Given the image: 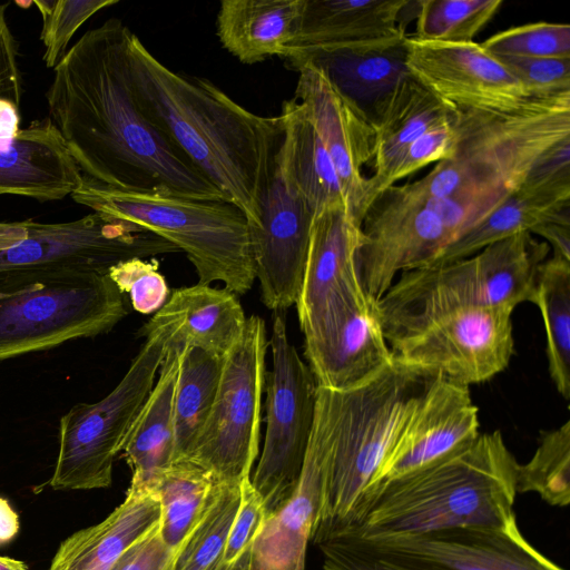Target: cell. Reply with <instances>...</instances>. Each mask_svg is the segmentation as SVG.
Listing matches in <instances>:
<instances>
[{
    "mask_svg": "<svg viewBox=\"0 0 570 570\" xmlns=\"http://www.w3.org/2000/svg\"><path fill=\"white\" fill-rule=\"evenodd\" d=\"M131 35L111 18L81 36L53 68L50 120L82 176L100 185L227 202L142 111L130 75Z\"/></svg>",
    "mask_w": 570,
    "mask_h": 570,
    "instance_id": "obj_1",
    "label": "cell"
},
{
    "mask_svg": "<svg viewBox=\"0 0 570 570\" xmlns=\"http://www.w3.org/2000/svg\"><path fill=\"white\" fill-rule=\"evenodd\" d=\"M129 67L151 122L255 225L284 137L281 115L245 109L210 80L176 72L132 33Z\"/></svg>",
    "mask_w": 570,
    "mask_h": 570,
    "instance_id": "obj_2",
    "label": "cell"
},
{
    "mask_svg": "<svg viewBox=\"0 0 570 570\" xmlns=\"http://www.w3.org/2000/svg\"><path fill=\"white\" fill-rule=\"evenodd\" d=\"M453 125L451 157L399 188L425 202L461 236L517 191L550 149L570 138V92L533 97L507 111L455 109Z\"/></svg>",
    "mask_w": 570,
    "mask_h": 570,
    "instance_id": "obj_3",
    "label": "cell"
},
{
    "mask_svg": "<svg viewBox=\"0 0 570 570\" xmlns=\"http://www.w3.org/2000/svg\"><path fill=\"white\" fill-rule=\"evenodd\" d=\"M518 464L500 431L480 433L425 468L379 482L341 530L389 534L505 527L517 520Z\"/></svg>",
    "mask_w": 570,
    "mask_h": 570,
    "instance_id": "obj_4",
    "label": "cell"
},
{
    "mask_svg": "<svg viewBox=\"0 0 570 570\" xmlns=\"http://www.w3.org/2000/svg\"><path fill=\"white\" fill-rule=\"evenodd\" d=\"M440 374L397 358L346 390L318 386L330 426V454L315 543L345 528L379 483L416 407Z\"/></svg>",
    "mask_w": 570,
    "mask_h": 570,
    "instance_id": "obj_5",
    "label": "cell"
},
{
    "mask_svg": "<svg viewBox=\"0 0 570 570\" xmlns=\"http://www.w3.org/2000/svg\"><path fill=\"white\" fill-rule=\"evenodd\" d=\"M549 252L546 242L522 232L470 257L402 272L375 303L386 341L453 311L531 302Z\"/></svg>",
    "mask_w": 570,
    "mask_h": 570,
    "instance_id": "obj_6",
    "label": "cell"
},
{
    "mask_svg": "<svg viewBox=\"0 0 570 570\" xmlns=\"http://www.w3.org/2000/svg\"><path fill=\"white\" fill-rule=\"evenodd\" d=\"M71 198L95 213L140 226L183 250L198 283L215 281L244 295L255 281L246 215L225 200H204L168 193L111 189L85 176Z\"/></svg>",
    "mask_w": 570,
    "mask_h": 570,
    "instance_id": "obj_7",
    "label": "cell"
},
{
    "mask_svg": "<svg viewBox=\"0 0 570 570\" xmlns=\"http://www.w3.org/2000/svg\"><path fill=\"white\" fill-rule=\"evenodd\" d=\"M179 249L132 223L92 213L63 223H0V295L89 274Z\"/></svg>",
    "mask_w": 570,
    "mask_h": 570,
    "instance_id": "obj_8",
    "label": "cell"
},
{
    "mask_svg": "<svg viewBox=\"0 0 570 570\" xmlns=\"http://www.w3.org/2000/svg\"><path fill=\"white\" fill-rule=\"evenodd\" d=\"M315 544L324 570H564L525 539L517 520L416 533L338 530Z\"/></svg>",
    "mask_w": 570,
    "mask_h": 570,
    "instance_id": "obj_9",
    "label": "cell"
},
{
    "mask_svg": "<svg viewBox=\"0 0 570 570\" xmlns=\"http://www.w3.org/2000/svg\"><path fill=\"white\" fill-rule=\"evenodd\" d=\"M170 327L148 321L146 341L114 390L95 403H77L59 422V450L48 484L53 490L108 488L112 468L150 393L164 358Z\"/></svg>",
    "mask_w": 570,
    "mask_h": 570,
    "instance_id": "obj_10",
    "label": "cell"
},
{
    "mask_svg": "<svg viewBox=\"0 0 570 570\" xmlns=\"http://www.w3.org/2000/svg\"><path fill=\"white\" fill-rule=\"evenodd\" d=\"M265 322L246 320L242 336L223 358L217 394L189 456L218 483L250 478L258 454L268 341Z\"/></svg>",
    "mask_w": 570,
    "mask_h": 570,
    "instance_id": "obj_11",
    "label": "cell"
},
{
    "mask_svg": "<svg viewBox=\"0 0 570 570\" xmlns=\"http://www.w3.org/2000/svg\"><path fill=\"white\" fill-rule=\"evenodd\" d=\"M127 308L108 274L0 295V362L112 330Z\"/></svg>",
    "mask_w": 570,
    "mask_h": 570,
    "instance_id": "obj_12",
    "label": "cell"
},
{
    "mask_svg": "<svg viewBox=\"0 0 570 570\" xmlns=\"http://www.w3.org/2000/svg\"><path fill=\"white\" fill-rule=\"evenodd\" d=\"M272 370L265 376L266 431L261 459L250 482L261 495L266 518L294 492L313 428L317 382L287 336L285 312H275Z\"/></svg>",
    "mask_w": 570,
    "mask_h": 570,
    "instance_id": "obj_13",
    "label": "cell"
},
{
    "mask_svg": "<svg viewBox=\"0 0 570 570\" xmlns=\"http://www.w3.org/2000/svg\"><path fill=\"white\" fill-rule=\"evenodd\" d=\"M508 307H472L443 314L387 342L393 356L470 386L485 382L514 353Z\"/></svg>",
    "mask_w": 570,
    "mask_h": 570,
    "instance_id": "obj_14",
    "label": "cell"
},
{
    "mask_svg": "<svg viewBox=\"0 0 570 570\" xmlns=\"http://www.w3.org/2000/svg\"><path fill=\"white\" fill-rule=\"evenodd\" d=\"M456 237L423 200L390 187L361 223L357 267L365 293L379 301L402 272L430 265Z\"/></svg>",
    "mask_w": 570,
    "mask_h": 570,
    "instance_id": "obj_15",
    "label": "cell"
},
{
    "mask_svg": "<svg viewBox=\"0 0 570 570\" xmlns=\"http://www.w3.org/2000/svg\"><path fill=\"white\" fill-rule=\"evenodd\" d=\"M313 218V209L276 155L258 222L248 224L255 279L262 302L274 313L285 312L298 299Z\"/></svg>",
    "mask_w": 570,
    "mask_h": 570,
    "instance_id": "obj_16",
    "label": "cell"
},
{
    "mask_svg": "<svg viewBox=\"0 0 570 570\" xmlns=\"http://www.w3.org/2000/svg\"><path fill=\"white\" fill-rule=\"evenodd\" d=\"M360 242L361 225L346 207H330L314 215L295 304L304 342L320 337L352 308L372 301L360 279Z\"/></svg>",
    "mask_w": 570,
    "mask_h": 570,
    "instance_id": "obj_17",
    "label": "cell"
},
{
    "mask_svg": "<svg viewBox=\"0 0 570 570\" xmlns=\"http://www.w3.org/2000/svg\"><path fill=\"white\" fill-rule=\"evenodd\" d=\"M404 46L409 73L454 109L507 111L533 98L481 43L420 40L406 35Z\"/></svg>",
    "mask_w": 570,
    "mask_h": 570,
    "instance_id": "obj_18",
    "label": "cell"
},
{
    "mask_svg": "<svg viewBox=\"0 0 570 570\" xmlns=\"http://www.w3.org/2000/svg\"><path fill=\"white\" fill-rule=\"evenodd\" d=\"M295 99L304 107L335 166L353 218L365 215V165L374 157V127L367 112L340 91L325 72L311 63L295 69Z\"/></svg>",
    "mask_w": 570,
    "mask_h": 570,
    "instance_id": "obj_19",
    "label": "cell"
},
{
    "mask_svg": "<svg viewBox=\"0 0 570 570\" xmlns=\"http://www.w3.org/2000/svg\"><path fill=\"white\" fill-rule=\"evenodd\" d=\"M330 426L318 392L313 428L297 485L266 518L252 548V570H305L306 550L322 508L330 454Z\"/></svg>",
    "mask_w": 570,
    "mask_h": 570,
    "instance_id": "obj_20",
    "label": "cell"
},
{
    "mask_svg": "<svg viewBox=\"0 0 570 570\" xmlns=\"http://www.w3.org/2000/svg\"><path fill=\"white\" fill-rule=\"evenodd\" d=\"M479 409L468 385L441 374L409 420L379 482L425 468L472 443Z\"/></svg>",
    "mask_w": 570,
    "mask_h": 570,
    "instance_id": "obj_21",
    "label": "cell"
},
{
    "mask_svg": "<svg viewBox=\"0 0 570 570\" xmlns=\"http://www.w3.org/2000/svg\"><path fill=\"white\" fill-rule=\"evenodd\" d=\"M81 181V170L49 117L0 138V195L58 200Z\"/></svg>",
    "mask_w": 570,
    "mask_h": 570,
    "instance_id": "obj_22",
    "label": "cell"
},
{
    "mask_svg": "<svg viewBox=\"0 0 570 570\" xmlns=\"http://www.w3.org/2000/svg\"><path fill=\"white\" fill-rule=\"evenodd\" d=\"M409 3L407 0H305L288 49L400 43L406 37L401 18Z\"/></svg>",
    "mask_w": 570,
    "mask_h": 570,
    "instance_id": "obj_23",
    "label": "cell"
},
{
    "mask_svg": "<svg viewBox=\"0 0 570 570\" xmlns=\"http://www.w3.org/2000/svg\"><path fill=\"white\" fill-rule=\"evenodd\" d=\"M375 303L353 308L325 336L304 346L307 365L318 386L354 387L393 361Z\"/></svg>",
    "mask_w": 570,
    "mask_h": 570,
    "instance_id": "obj_24",
    "label": "cell"
},
{
    "mask_svg": "<svg viewBox=\"0 0 570 570\" xmlns=\"http://www.w3.org/2000/svg\"><path fill=\"white\" fill-rule=\"evenodd\" d=\"M246 320L235 293L199 283L174 289L150 318L170 327L169 344L196 347L218 360L239 340Z\"/></svg>",
    "mask_w": 570,
    "mask_h": 570,
    "instance_id": "obj_25",
    "label": "cell"
},
{
    "mask_svg": "<svg viewBox=\"0 0 570 570\" xmlns=\"http://www.w3.org/2000/svg\"><path fill=\"white\" fill-rule=\"evenodd\" d=\"M160 523V503L148 487L130 483L124 501L101 522L65 539L49 570H108Z\"/></svg>",
    "mask_w": 570,
    "mask_h": 570,
    "instance_id": "obj_26",
    "label": "cell"
},
{
    "mask_svg": "<svg viewBox=\"0 0 570 570\" xmlns=\"http://www.w3.org/2000/svg\"><path fill=\"white\" fill-rule=\"evenodd\" d=\"M454 108L446 105L411 75L402 79L370 110L374 127V173L367 177L365 213L373 193L391 164L422 134L452 119Z\"/></svg>",
    "mask_w": 570,
    "mask_h": 570,
    "instance_id": "obj_27",
    "label": "cell"
},
{
    "mask_svg": "<svg viewBox=\"0 0 570 570\" xmlns=\"http://www.w3.org/2000/svg\"><path fill=\"white\" fill-rule=\"evenodd\" d=\"M283 58L293 70L304 63L322 69L335 87L367 115L380 99L410 76L404 40L395 45L330 50L288 49Z\"/></svg>",
    "mask_w": 570,
    "mask_h": 570,
    "instance_id": "obj_28",
    "label": "cell"
},
{
    "mask_svg": "<svg viewBox=\"0 0 570 570\" xmlns=\"http://www.w3.org/2000/svg\"><path fill=\"white\" fill-rule=\"evenodd\" d=\"M305 0H223L217 13L222 46L252 65L284 57L296 35Z\"/></svg>",
    "mask_w": 570,
    "mask_h": 570,
    "instance_id": "obj_29",
    "label": "cell"
},
{
    "mask_svg": "<svg viewBox=\"0 0 570 570\" xmlns=\"http://www.w3.org/2000/svg\"><path fill=\"white\" fill-rule=\"evenodd\" d=\"M183 347L167 342L158 377L122 448L131 483L144 485L175 461L174 397Z\"/></svg>",
    "mask_w": 570,
    "mask_h": 570,
    "instance_id": "obj_30",
    "label": "cell"
},
{
    "mask_svg": "<svg viewBox=\"0 0 570 570\" xmlns=\"http://www.w3.org/2000/svg\"><path fill=\"white\" fill-rule=\"evenodd\" d=\"M570 214V185L533 187L523 184L487 217L448 245L428 265L475 255L512 235L531 232L546 222Z\"/></svg>",
    "mask_w": 570,
    "mask_h": 570,
    "instance_id": "obj_31",
    "label": "cell"
},
{
    "mask_svg": "<svg viewBox=\"0 0 570 570\" xmlns=\"http://www.w3.org/2000/svg\"><path fill=\"white\" fill-rule=\"evenodd\" d=\"M279 115L284 137L277 156L314 215L330 207L347 208L335 166L304 107L293 98Z\"/></svg>",
    "mask_w": 570,
    "mask_h": 570,
    "instance_id": "obj_32",
    "label": "cell"
},
{
    "mask_svg": "<svg viewBox=\"0 0 570 570\" xmlns=\"http://www.w3.org/2000/svg\"><path fill=\"white\" fill-rule=\"evenodd\" d=\"M219 484L209 471L186 459L174 461L144 484L158 497L160 535L169 549L178 553L213 503Z\"/></svg>",
    "mask_w": 570,
    "mask_h": 570,
    "instance_id": "obj_33",
    "label": "cell"
},
{
    "mask_svg": "<svg viewBox=\"0 0 570 570\" xmlns=\"http://www.w3.org/2000/svg\"><path fill=\"white\" fill-rule=\"evenodd\" d=\"M223 360L184 347L174 397L175 461L187 459L212 411Z\"/></svg>",
    "mask_w": 570,
    "mask_h": 570,
    "instance_id": "obj_34",
    "label": "cell"
},
{
    "mask_svg": "<svg viewBox=\"0 0 570 570\" xmlns=\"http://www.w3.org/2000/svg\"><path fill=\"white\" fill-rule=\"evenodd\" d=\"M531 303L541 313L550 377L570 399V262L551 256L540 266Z\"/></svg>",
    "mask_w": 570,
    "mask_h": 570,
    "instance_id": "obj_35",
    "label": "cell"
},
{
    "mask_svg": "<svg viewBox=\"0 0 570 570\" xmlns=\"http://www.w3.org/2000/svg\"><path fill=\"white\" fill-rule=\"evenodd\" d=\"M517 492H535L559 508L570 502V421L540 433L539 445L525 464L517 466Z\"/></svg>",
    "mask_w": 570,
    "mask_h": 570,
    "instance_id": "obj_36",
    "label": "cell"
},
{
    "mask_svg": "<svg viewBox=\"0 0 570 570\" xmlns=\"http://www.w3.org/2000/svg\"><path fill=\"white\" fill-rule=\"evenodd\" d=\"M240 502V484L220 483L218 492L178 551L173 570H224L227 537Z\"/></svg>",
    "mask_w": 570,
    "mask_h": 570,
    "instance_id": "obj_37",
    "label": "cell"
},
{
    "mask_svg": "<svg viewBox=\"0 0 570 570\" xmlns=\"http://www.w3.org/2000/svg\"><path fill=\"white\" fill-rule=\"evenodd\" d=\"M502 0L415 1L413 38L442 42H471L500 10Z\"/></svg>",
    "mask_w": 570,
    "mask_h": 570,
    "instance_id": "obj_38",
    "label": "cell"
},
{
    "mask_svg": "<svg viewBox=\"0 0 570 570\" xmlns=\"http://www.w3.org/2000/svg\"><path fill=\"white\" fill-rule=\"evenodd\" d=\"M32 3L42 17V59L48 68H55L67 53L76 31L95 13L118 0H35Z\"/></svg>",
    "mask_w": 570,
    "mask_h": 570,
    "instance_id": "obj_39",
    "label": "cell"
},
{
    "mask_svg": "<svg viewBox=\"0 0 570 570\" xmlns=\"http://www.w3.org/2000/svg\"><path fill=\"white\" fill-rule=\"evenodd\" d=\"M481 46L493 56L570 58V26L533 22L497 32Z\"/></svg>",
    "mask_w": 570,
    "mask_h": 570,
    "instance_id": "obj_40",
    "label": "cell"
},
{
    "mask_svg": "<svg viewBox=\"0 0 570 570\" xmlns=\"http://www.w3.org/2000/svg\"><path fill=\"white\" fill-rule=\"evenodd\" d=\"M455 137L453 117L451 120L434 126L422 134L391 164L374 189L373 202L402 178L412 175L431 163L450 158L454 149Z\"/></svg>",
    "mask_w": 570,
    "mask_h": 570,
    "instance_id": "obj_41",
    "label": "cell"
},
{
    "mask_svg": "<svg viewBox=\"0 0 570 570\" xmlns=\"http://www.w3.org/2000/svg\"><path fill=\"white\" fill-rule=\"evenodd\" d=\"M108 276L124 294L130 295L134 309L141 314L156 313L169 297V287L157 264L144 258H130L114 265Z\"/></svg>",
    "mask_w": 570,
    "mask_h": 570,
    "instance_id": "obj_42",
    "label": "cell"
},
{
    "mask_svg": "<svg viewBox=\"0 0 570 570\" xmlns=\"http://www.w3.org/2000/svg\"><path fill=\"white\" fill-rule=\"evenodd\" d=\"M531 97L570 92V58L495 56Z\"/></svg>",
    "mask_w": 570,
    "mask_h": 570,
    "instance_id": "obj_43",
    "label": "cell"
},
{
    "mask_svg": "<svg viewBox=\"0 0 570 570\" xmlns=\"http://www.w3.org/2000/svg\"><path fill=\"white\" fill-rule=\"evenodd\" d=\"M265 520L264 502L247 478L240 483V502L227 537L224 566L237 560L253 546Z\"/></svg>",
    "mask_w": 570,
    "mask_h": 570,
    "instance_id": "obj_44",
    "label": "cell"
},
{
    "mask_svg": "<svg viewBox=\"0 0 570 570\" xmlns=\"http://www.w3.org/2000/svg\"><path fill=\"white\" fill-rule=\"evenodd\" d=\"M177 553L160 535V523L129 547L108 570H173Z\"/></svg>",
    "mask_w": 570,
    "mask_h": 570,
    "instance_id": "obj_45",
    "label": "cell"
},
{
    "mask_svg": "<svg viewBox=\"0 0 570 570\" xmlns=\"http://www.w3.org/2000/svg\"><path fill=\"white\" fill-rule=\"evenodd\" d=\"M6 3H0V99L20 107L22 78L19 68L18 46L6 16Z\"/></svg>",
    "mask_w": 570,
    "mask_h": 570,
    "instance_id": "obj_46",
    "label": "cell"
},
{
    "mask_svg": "<svg viewBox=\"0 0 570 570\" xmlns=\"http://www.w3.org/2000/svg\"><path fill=\"white\" fill-rule=\"evenodd\" d=\"M530 233L546 239L552 256L570 262V214L540 224Z\"/></svg>",
    "mask_w": 570,
    "mask_h": 570,
    "instance_id": "obj_47",
    "label": "cell"
},
{
    "mask_svg": "<svg viewBox=\"0 0 570 570\" xmlns=\"http://www.w3.org/2000/svg\"><path fill=\"white\" fill-rule=\"evenodd\" d=\"M20 528L19 515L6 498L0 497V546L12 541Z\"/></svg>",
    "mask_w": 570,
    "mask_h": 570,
    "instance_id": "obj_48",
    "label": "cell"
},
{
    "mask_svg": "<svg viewBox=\"0 0 570 570\" xmlns=\"http://www.w3.org/2000/svg\"><path fill=\"white\" fill-rule=\"evenodd\" d=\"M20 130V107L0 99V138H12Z\"/></svg>",
    "mask_w": 570,
    "mask_h": 570,
    "instance_id": "obj_49",
    "label": "cell"
},
{
    "mask_svg": "<svg viewBox=\"0 0 570 570\" xmlns=\"http://www.w3.org/2000/svg\"><path fill=\"white\" fill-rule=\"evenodd\" d=\"M252 548L253 546L246 549L237 560L227 564L224 570H252Z\"/></svg>",
    "mask_w": 570,
    "mask_h": 570,
    "instance_id": "obj_50",
    "label": "cell"
},
{
    "mask_svg": "<svg viewBox=\"0 0 570 570\" xmlns=\"http://www.w3.org/2000/svg\"><path fill=\"white\" fill-rule=\"evenodd\" d=\"M0 570H28V567L21 560L0 556Z\"/></svg>",
    "mask_w": 570,
    "mask_h": 570,
    "instance_id": "obj_51",
    "label": "cell"
}]
</instances>
